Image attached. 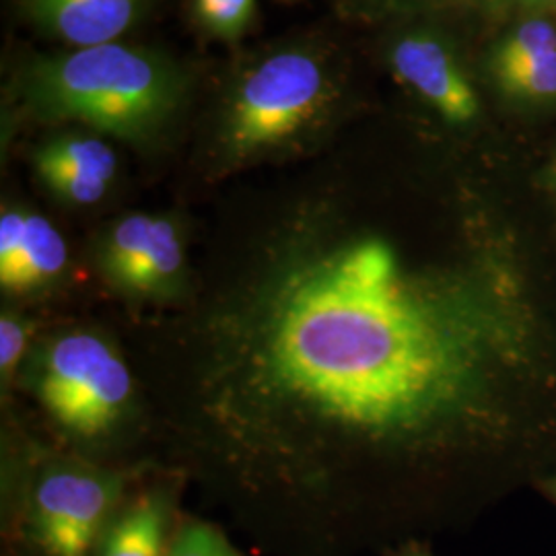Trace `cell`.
Instances as JSON below:
<instances>
[{"label": "cell", "mask_w": 556, "mask_h": 556, "mask_svg": "<svg viewBox=\"0 0 556 556\" xmlns=\"http://www.w3.org/2000/svg\"><path fill=\"white\" fill-rule=\"evenodd\" d=\"M178 466L301 519L438 495L556 431L555 295L509 256L420 264L305 227L135 324Z\"/></svg>", "instance_id": "obj_1"}, {"label": "cell", "mask_w": 556, "mask_h": 556, "mask_svg": "<svg viewBox=\"0 0 556 556\" xmlns=\"http://www.w3.org/2000/svg\"><path fill=\"white\" fill-rule=\"evenodd\" d=\"M20 98L41 122H77L140 147L178 118L188 79L165 54L112 41L29 62Z\"/></svg>", "instance_id": "obj_2"}, {"label": "cell", "mask_w": 556, "mask_h": 556, "mask_svg": "<svg viewBox=\"0 0 556 556\" xmlns=\"http://www.w3.org/2000/svg\"><path fill=\"white\" fill-rule=\"evenodd\" d=\"M29 386L60 431L83 443L114 435L137 408L132 365L93 330L46 340L31 358Z\"/></svg>", "instance_id": "obj_3"}, {"label": "cell", "mask_w": 556, "mask_h": 556, "mask_svg": "<svg viewBox=\"0 0 556 556\" xmlns=\"http://www.w3.org/2000/svg\"><path fill=\"white\" fill-rule=\"evenodd\" d=\"M332 96L321 56L305 48L270 52L233 85L219 124L220 161L241 165L301 137Z\"/></svg>", "instance_id": "obj_4"}, {"label": "cell", "mask_w": 556, "mask_h": 556, "mask_svg": "<svg viewBox=\"0 0 556 556\" xmlns=\"http://www.w3.org/2000/svg\"><path fill=\"white\" fill-rule=\"evenodd\" d=\"M122 477L79 462L41 472L29 498L31 536L46 556H89L118 511Z\"/></svg>", "instance_id": "obj_5"}, {"label": "cell", "mask_w": 556, "mask_h": 556, "mask_svg": "<svg viewBox=\"0 0 556 556\" xmlns=\"http://www.w3.org/2000/svg\"><path fill=\"white\" fill-rule=\"evenodd\" d=\"M392 68L450 124L478 116V96L454 52L429 34L404 36L392 48Z\"/></svg>", "instance_id": "obj_6"}, {"label": "cell", "mask_w": 556, "mask_h": 556, "mask_svg": "<svg viewBox=\"0 0 556 556\" xmlns=\"http://www.w3.org/2000/svg\"><path fill=\"white\" fill-rule=\"evenodd\" d=\"M68 266V248L59 229L38 213L7 208L0 215V287L9 295H29L54 285Z\"/></svg>", "instance_id": "obj_7"}, {"label": "cell", "mask_w": 556, "mask_h": 556, "mask_svg": "<svg viewBox=\"0 0 556 556\" xmlns=\"http://www.w3.org/2000/svg\"><path fill=\"white\" fill-rule=\"evenodd\" d=\"M41 184L77 206L100 202L118 172L114 149L98 137L62 135L43 142L34 155Z\"/></svg>", "instance_id": "obj_8"}, {"label": "cell", "mask_w": 556, "mask_h": 556, "mask_svg": "<svg viewBox=\"0 0 556 556\" xmlns=\"http://www.w3.org/2000/svg\"><path fill=\"white\" fill-rule=\"evenodd\" d=\"M43 34L75 48L118 41L144 15L149 0H21Z\"/></svg>", "instance_id": "obj_9"}, {"label": "cell", "mask_w": 556, "mask_h": 556, "mask_svg": "<svg viewBox=\"0 0 556 556\" xmlns=\"http://www.w3.org/2000/svg\"><path fill=\"white\" fill-rule=\"evenodd\" d=\"M172 495L155 489L110 519L96 556H167L172 544Z\"/></svg>", "instance_id": "obj_10"}, {"label": "cell", "mask_w": 556, "mask_h": 556, "mask_svg": "<svg viewBox=\"0 0 556 556\" xmlns=\"http://www.w3.org/2000/svg\"><path fill=\"white\" fill-rule=\"evenodd\" d=\"M556 50V29L542 20H532L514 29L498 43L491 59V73L497 75L523 62Z\"/></svg>", "instance_id": "obj_11"}, {"label": "cell", "mask_w": 556, "mask_h": 556, "mask_svg": "<svg viewBox=\"0 0 556 556\" xmlns=\"http://www.w3.org/2000/svg\"><path fill=\"white\" fill-rule=\"evenodd\" d=\"M503 93L517 100H555L556 50L493 75Z\"/></svg>", "instance_id": "obj_12"}, {"label": "cell", "mask_w": 556, "mask_h": 556, "mask_svg": "<svg viewBox=\"0 0 556 556\" xmlns=\"http://www.w3.org/2000/svg\"><path fill=\"white\" fill-rule=\"evenodd\" d=\"M194 17L219 40H238L256 15V0H192Z\"/></svg>", "instance_id": "obj_13"}, {"label": "cell", "mask_w": 556, "mask_h": 556, "mask_svg": "<svg viewBox=\"0 0 556 556\" xmlns=\"http://www.w3.org/2000/svg\"><path fill=\"white\" fill-rule=\"evenodd\" d=\"M167 556H243L219 528L206 521H186L174 532Z\"/></svg>", "instance_id": "obj_14"}, {"label": "cell", "mask_w": 556, "mask_h": 556, "mask_svg": "<svg viewBox=\"0 0 556 556\" xmlns=\"http://www.w3.org/2000/svg\"><path fill=\"white\" fill-rule=\"evenodd\" d=\"M29 324L25 319L4 312L0 318V376L2 381L9 383L15 371L20 369L21 358L27 351L29 342Z\"/></svg>", "instance_id": "obj_15"}, {"label": "cell", "mask_w": 556, "mask_h": 556, "mask_svg": "<svg viewBox=\"0 0 556 556\" xmlns=\"http://www.w3.org/2000/svg\"><path fill=\"white\" fill-rule=\"evenodd\" d=\"M392 556H431V553L427 551V548H422L420 544H415V542H410V544H406V546H402L400 551H396Z\"/></svg>", "instance_id": "obj_16"}, {"label": "cell", "mask_w": 556, "mask_h": 556, "mask_svg": "<svg viewBox=\"0 0 556 556\" xmlns=\"http://www.w3.org/2000/svg\"><path fill=\"white\" fill-rule=\"evenodd\" d=\"M540 486H542L544 495L551 498V501H553V503L556 505V472L553 475V477L546 478V480H544Z\"/></svg>", "instance_id": "obj_17"}, {"label": "cell", "mask_w": 556, "mask_h": 556, "mask_svg": "<svg viewBox=\"0 0 556 556\" xmlns=\"http://www.w3.org/2000/svg\"><path fill=\"white\" fill-rule=\"evenodd\" d=\"M523 9H546L556 4V0H519Z\"/></svg>", "instance_id": "obj_18"}, {"label": "cell", "mask_w": 556, "mask_h": 556, "mask_svg": "<svg viewBox=\"0 0 556 556\" xmlns=\"http://www.w3.org/2000/svg\"><path fill=\"white\" fill-rule=\"evenodd\" d=\"M553 188H555V194H556V167H555V174H553Z\"/></svg>", "instance_id": "obj_19"}]
</instances>
